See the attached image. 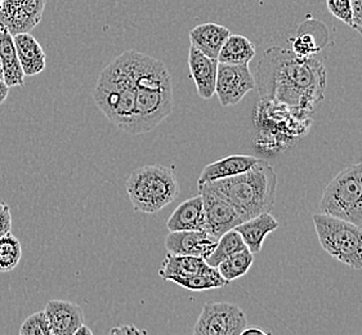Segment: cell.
<instances>
[{
  "instance_id": "7402d4cb",
  "label": "cell",
  "mask_w": 362,
  "mask_h": 335,
  "mask_svg": "<svg viewBox=\"0 0 362 335\" xmlns=\"http://www.w3.org/2000/svg\"><path fill=\"white\" fill-rule=\"evenodd\" d=\"M216 267L209 266L204 258L194 255H177L168 253L159 270L161 278L167 280L170 276H187L195 274H208Z\"/></svg>"
},
{
  "instance_id": "5b68a950",
  "label": "cell",
  "mask_w": 362,
  "mask_h": 335,
  "mask_svg": "<svg viewBox=\"0 0 362 335\" xmlns=\"http://www.w3.org/2000/svg\"><path fill=\"white\" fill-rule=\"evenodd\" d=\"M254 124L259 129L255 146L263 151H284L311 128V117L299 115L283 103L261 101L254 110Z\"/></svg>"
},
{
  "instance_id": "ffe728a7",
  "label": "cell",
  "mask_w": 362,
  "mask_h": 335,
  "mask_svg": "<svg viewBox=\"0 0 362 335\" xmlns=\"http://www.w3.org/2000/svg\"><path fill=\"white\" fill-rule=\"evenodd\" d=\"M258 160H259L258 158H254L250 155H231L221 160L214 161L204 168L202 175L199 177L197 184L230 178L233 175L244 173L250 168H253Z\"/></svg>"
},
{
  "instance_id": "ba28073f",
  "label": "cell",
  "mask_w": 362,
  "mask_h": 335,
  "mask_svg": "<svg viewBox=\"0 0 362 335\" xmlns=\"http://www.w3.org/2000/svg\"><path fill=\"white\" fill-rule=\"evenodd\" d=\"M320 245L327 254L354 270H362V228L324 213L313 216Z\"/></svg>"
},
{
  "instance_id": "8d00e7d4",
  "label": "cell",
  "mask_w": 362,
  "mask_h": 335,
  "mask_svg": "<svg viewBox=\"0 0 362 335\" xmlns=\"http://www.w3.org/2000/svg\"><path fill=\"white\" fill-rule=\"evenodd\" d=\"M0 79H3V67H1V61H0Z\"/></svg>"
},
{
  "instance_id": "ac0fdd59",
  "label": "cell",
  "mask_w": 362,
  "mask_h": 335,
  "mask_svg": "<svg viewBox=\"0 0 362 335\" xmlns=\"http://www.w3.org/2000/svg\"><path fill=\"white\" fill-rule=\"evenodd\" d=\"M231 31L218 23H203L189 31V42L197 51L202 52L210 59H218L227 37Z\"/></svg>"
},
{
  "instance_id": "7a4b0ae2",
  "label": "cell",
  "mask_w": 362,
  "mask_h": 335,
  "mask_svg": "<svg viewBox=\"0 0 362 335\" xmlns=\"http://www.w3.org/2000/svg\"><path fill=\"white\" fill-rule=\"evenodd\" d=\"M137 87L133 134L155 129L173 111V83L167 65L146 53L124 52Z\"/></svg>"
},
{
  "instance_id": "cb8c5ba5",
  "label": "cell",
  "mask_w": 362,
  "mask_h": 335,
  "mask_svg": "<svg viewBox=\"0 0 362 335\" xmlns=\"http://www.w3.org/2000/svg\"><path fill=\"white\" fill-rule=\"evenodd\" d=\"M167 281H172L174 284L180 285L182 288L191 290V292H203L210 289H219L226 285L230 284L219 274L218 269H214L208 274H195L187 276H170Z\"/></svg>"
},
{
  "instance_id": "1f68e13d",
  "label": "cell",
  "mask_w": 362,
  "mask_h": 335,
  "mask_svg": "<svg viewBox=\"0 0 362 335\" xmlns=\"http://www.w3.org/2000/svg\"><path fill=\"white\" fill-rule=\"evenodd\" d=\"M352 29L362 35V0H352Z\"/></svg>"
},
{
  "instance_id": "836d02e7",
  "label": "cell",
  "mask_w": 362,
  "mask_h": 335,
  "mask_svg": "<svg viewBox=\"0 0 362 335\" xmlns=\"http://www.w3.org/2000/svg\"><path fill=\"white\" fill-rule=\"evenodd\" d=\"M8 95H9V87H8L4 79H0V105L6 102Z\"/></svg>"
},
{
  "instance_id": "e575fe53",
  "label": "cell",
  "mask_w": 362,
  "mask_h": 335,
  "mask_svg": "<svg viewBox=\"0 0 362 335\" xmlns=\"http://www.w3.org/2000/svg\"><path fill=\"white\" fill-rule=\"evenodd\" d=\"M93 331L90 329L88 328L86 324L80 325L79 328L76 329V331L74 333V335H92Z\"/></svg>"
},
{
  "instance_id": "d6a6232c",
  "label": "cell",
  "mask_w": 362,
  "mask_h": 335,
  "mask_svg": "<svg viewBox=\"0 0 362 335\" xmlns=\"http://www.w3.org/2000/svg\"><path fill=\"white\" fill-rule=\"evenodd\" d=\"M109 334H147V331L136 328L134 325H119L110 329Z\"/></svg>"
},
{
  "instance_id": "d6986e66",
  "label": "cell",
  "mask_w": 362,
  "mask_h": 335,
  "mask_svg": "<svg viewBox=\"0 0 362 335\" xmlns=\"http://www.w3.org/2000/svg\"><path fill=\"white\" fill-rule=\"evenodd\" d=\"M17 57L20 59L25 76H35L47 66V57L43 48L35 37L30 33H20L13 37Z\"/></svg>"
},
{
  "instance_id": "52a82bcc",
  "label": "cell",
  "mask_w": 362,
  "mask_h": 335,
  "mask_svg": "<svg viewBox=\"0 0 362 335\" xmlns=\"http://www.w3.org/2000/svg\"><path fill=\"white\" fill-rule=\"evenodd\" d=\"M319 213L362 228V161L343 169L324 189Z\"/></svg>"
},
{
  "instance_id": "5bb4252c",
  "label": "cell",
  "mask_w": 362,
  "mask_h": 335,
  "mask_svg": "<svg viewBox=\"0 0 362 335\" xmlns=\"http://www.w3.org/2000/svg\"><path fill=\"white\" fill-rule=\"evenodd\" d=\"M51 325L52 335H74L84 324L83 310L69 300H49L44 308Z\"/></svg>"
},
{
  "instance_id": "9c48e42d",
  "label": "cell",
  "mask_w": 362,
  "mask_h": 335,
  "mask_svg": "<svg viewBox=\"0 0 362 335\" xmlns=\"http://www.w3.org/2000/svg\"><path fill=\"white\" fill-rule=\"evenodd\" d=\"M247 328L244 311L232 303L208 302L196 321L195 335H241Z\"/></svg>"
},
{
  "instance_id": "30bf717a",
  "label": "cell",
  "mask_w": 362,
  "mask_h": 335,
  "mask_svg": "<svg viewBox=\"0 0 362 335\" xmlns=\"http://www.w3.org/2000/svg\"><path fill=\"white\" fill-rule=\"evenodd\" d=\"M255 87V78L249 65H218L216 95L223 107L241 102L243 98Z\"/></svg>"
},
{
  "instance_id": "6da1fadb",
  "label": "cell",
  "mask_w": 362,
  "mask_h": 335,
  "mask_svg": "<svg viewBox=\"0 0 362 335\" xmlns=\"http://www.w3.org/2000/svg\"><path fill=\"white\" fill-rule=\"evenodd\" d=\"M255 84L262 101L283 103L311 117L325 95V66L315 57L299 59L291 49L274 45L262 56Z\"/></svg>"
},
{
  "instance_id": "4dcf8cb0",
  "label": "cell",
  "mask_w": 362,
  "mask_h": 335,
  "mask_svg": "<svg viewBox=\"0 0 362 335\" xmlns=\"http://www.w3.org/2000/svg\"><path fill=\"white\" fill-rule=\"evenodd\" d=\"M12 230V214L11 208L4 203H0V237Z\"/></svg>"
},
{
  "instance_id": "f1b7e54d",
  "label": "cell",
  "mask_w": 362,
  "mask_h": 335,
  "mask_svg": "<svg viewBox=\"0 0 362 335\" xmlns=\"http://www.w3.org/2000/svg\"><path fill=\"white\" fill-rule=\"evenodd\" d=\"M20 335H52L51 325L44 311L29 316L22 322Z\"/></svg>"
},
{
  "instance_id": "d590c367",
  "label": "cell",
  "mask_w": 362,
  "mask_h": 335,
  "mask_svg": "<svg viewBox=\"0 0 362 335\" xmlns=\"http://www.w3.org/2000/svg\"><path fill=\"white\" fill-rule=\"evenodd\" d=\"M253 334H259V335H267L266 331H263L261 329L253 328V329H245L241 335H253Z\"/></svg>"
},
{
  "instance_id": "3957f363",
  "label": "cell",
  "mask_w": 362,
  "mask_h": 335,
  "mask_svg": "<svg viewBox=\"0 0 362 335\" xmlns=\"http://www.w3.org/2000/svg\"><path fill=\"white\" fill-rule=\"evenodd\" d=\"M222 197L236 209L243 221L272 211L277 192V175L266 160L247 172L218 181L197 184Z\"/></svg>"
},
{
  "instance_id": "83f0119b",
  "label": "cell",
  "mask_w": 362,
  "mask_h": 335,
  "mask_svg": "<svg viewBox=\"0 0 362 335\" xmlns=\"http://www.w3.org/2000/svg\"><path fill=\"white\" fill-rule=\"evenodd\" d=\"M22 258L20 240L11 233L0 237V274L15 270Z\"/></svg>"
},
{
  "instance_id": "484cf974",
  "label": "cell",
  "mask_w": 362,
  "mask_h": 335,
  "mask_svg": "<svg viewBox=\"0 0 362 335\" xmlns=\"http://www.w3.org/2000/svg\"><path fill=\"white\" fill-rule=\"evenodd\" d=\"M253 253L249 249H245L219 263L217 269L222 277L228 283H231L233 280L247 275V271L253 266Z\"/></svg>"
},
{
  "instance_id": "e0dca14e",
  "label": "cell",
  "mask_w": 362,
  "mask_h": 335,
  "mask_svg": "<svg viewBox=\"0 0 362 335\" xmlns=\"http://www.w3.org/2000/svg\"><path fill=\"white\" fill-rule=\"evenodd\" d=\"M279 226V221L269 211H266L257 217L244 221L239 226L235 227V230L243 237L247 248L253 254H258L261 253L266 237L269 233L276 231Z\"/></svg>"
},
{
  "instance_id": "2e32d148",
  "label": "cell",
  "mask_w": 362,
  "mask_h": 335,
  "mask_svg": "<svg viewBox=\"0 0 362 335\" xmlns=\"http://www.w3.org/2000/svg\"><path fill=\"white\" fill-rule=\"evenodd\" d=\"M167 228L170 233L189 230L206 231V221L202 195L191 197L178 205L168 219Z\"/></svg>"
},
{
  "instance_id": "74e56055",
  "label": "cell",
  "mask_w": 362,
  "mask_h": 335,
  "mask_svg": "<svg viewBox=\"0 0 362 335\" xmlns=\"http://www.w3.org/2000/svg\"><path fill=\"white\" fill-rule=\"evenodd\" d=\"M1 4H3V0H0V7H1Z\"/></svg>"
},
{
  "instance_id": "9a60e30c",
  "label": "cell",
  "mask_w": 362,
  "mask_h": 335,
  "mask_svg": "<svg viewBox=\"0 0 362 335\" xmlns=\"http://www.w3.org/2000/svg\"><path fill=\"white\" fill-rule=\"evenodd\" d=\"M218 65V59H210L202 52L197 51L195 47H189V75L195 83L197 93L203 100H210L216 95Z\"/></svg>"
},
{
  "instance_id": "44dd1931",
  "label": "cell",
  "mask_w": 362,
  "mask_h": 335,
  "mask_svg": "<svg viewBox=\"0 0 362 335\" xmlns=\"http://www.w3.org/2000/svg\"><path fill=\"white\" fill-rule=\"evenodd\" d=\"M0 61L3 67V79L8 87H23L26 76L17 57L13 35L6 28H0Z\"/></svg>"
},
{
  "instance_id": "277c9868",
  "label": "cell",
  "mask_w": 362,
  "mask_h": 335,
  "mask_svg": "<svg viewBox=\"0 0 362 335\" xmlns=\"http://www.w3.org/2000/svg\"><path fill=\"white\" fill-rule=\"evenodd\" d=\"M93 98L97 107L117 129L133 134L137 87L124 53L102 70Z\"/></svg>"
},
{
  "instance_id": "4316f807",
  "label": "cell",
  "mask_w": 362,
  "mask_h": 335,
  "mask_svg": "<svg viewBox=\"0 0 362 335\" xmlns=\"http://www.w3.org/2000/svg\"><path fill=\"white\" fill-rule=\"evenodd\" d=\"M319 33L308 29L307 23H302L296 39L291 40V52L299 59H312L324 49V44L317 39Z\"/></svg>"
},
{
  "instance_id": "d4e9b609",
  "label": "cell",
  "mask_w": 362,
  "mask_h": 335,
  "mask_svg": "<svg viewBox=\"0 0 362 335\" xmlns=\"http://www.w3.org/2000/svg\"><path fill=\"white\" fill-rule=\"evenodd\" d=\"M245 249H247V245L243 240V237L240 236V233L236 230H230L218 239L217 247L214 249V252L205 261L211 267L217 269L219 263L223 262L228 257Z\"/></svg>"
},
{
  "instance_id": "7c38bea8",
  "label": "cell",
  "mask_w": 362,
  "mask_h": 335,
  "mask_svg": "<svg viewBox=\"0 0 362 335\" xmlns=\"http://www.w3.org/2000/svg\"><path fill=\"white\" fill-rule=\"evenodd\" d=\"M199 187V192L203 197L204 211L206 221V231L219 239L223 233L235 230L244 221L239 213L222 197L210 192L209 189Z\"/></svg>"
},
{
  "instance_id": "f546056e",
  "label": "cell",
  "mask_w": 362,
  "mask_h": 335,
  "mask_svg": "<svg viewBox=\"0 0 362 335\" xmlns=\"http://www.w3.org/2000/svg\"><path fill=\"white\" fill-rule=\"evenodd\" d=\"M326 7L337 20L352 28V0H326Z\"/></svg>"
},
{
  "instance_id": "4fadbf2b",
  "label": "cell",
  "mask_w": 362,
  "mask_h": 335,
  "mask_svg": "<svg viewBox=\"0 0 362 335\" xmlns=\"http://www.w3.org/2000/svg\"><path fill=\"white\" fill-rule=\"evenodd\" d=\"M218 239L204 230L174 231L165 237L168 253L194 255L206 259L217 247Z\"/></svg>"
},
{
  "instance_id": "8fae6325",
  "label": "cell",
  "mask_w": 362,
  "mask_h": 335,
  "mask_svg": "<svg viewBox=\"0 0 362 335\" xmlns=\"http://www.w3.org/2000/svg\"><path fill=\"white\" fill-rule=\"evenodd\" d=\"M47 0H3L0 7V28L15 37L20 33H30L43 17Z\"/></svg>"
},
{
  "instance_id": "8992f818",
  "label": "cell",
  "mask_w": 362,
  "mask_h": 335,
  "mask_svg": "<svg viewBox=\"0 0 362 335\" xmlns=\"http://www.w3.org/2000/svg\"><path fill=\"white\" fill-rule=\"evenodd\" d=\"M127 192L134 211L155 214L172 204L181 189L172 168L145 165L129 175Z\"/></svg>"
},
{
  "instance_id": "603a6c76",
  "label": "cell",
  "mask_w": 362,
  "mask_h": 335,
  "mask_svg": "<svg viewBox=\"0 0 362 335\" xmlns=\"http://www.w3.org/2000/svg\"><path fill=\"white\" fill-rule=\"evenodd\" d=\"M254 57L255 45L244 35L231 34L219 52L218 62L228 65H249Z\"/></svg>"
}]
</instances>
